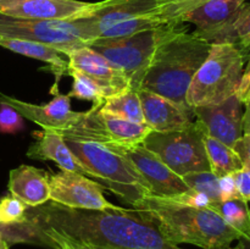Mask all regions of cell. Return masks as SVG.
<instances>
[{
  "label": "cell",
  "instance_id": "obj_1",
  "mask_svg": "<svg viewBox=\"0 0 250 249\" xmlns=\"http://www.w3.org/2000/svg\"><path fill=\"white\" fill-rule=\"evenodd\" d=\"M22 224L54 229L73 241L98 248L183 249L168 242L153 217L141 209L82 210L48 202L27 209Z\"/></svg>",
  "mask_w": 250,
  "mask_h": 249
},
{
  "label": "cell",
  "instance_id": "obj_2",
  "mask_svg": "<svg viewBox=\"0 0 250 249\" xmlns=\"http://www.w3.org/2000/svg\"><path fill=\"white\" fill-rule=\"evenodd\" d=\"M182 24L158 45L139 89H146L188 106L186 102L188 88L207 59L211 44L188 33Z\"/></svg>",
  "mask_w": 250,
  "mask_h": 249
},
{
  "label": "cell",
  "instance_id": "obj_3",
  "mask_svg": "<svg viewBox=\"0 0 250 249\" xmlns=\"http://www.w3.org/2000/svg\"><path fill=\"white\" fill-rule=\"evenodd\" d=\"M134 209L153 217L161 234L172 244H193L202 249H231L241 234L215 210L183 207L148 195Z\"/></svg>",
  "mask_w": 250,
  "mask_h": 249
},
{
  "label": "cell",
  "instance_id": "obj_4",
  "mask_svg": "<svg viewBox=\"0 0 250 249\" xmlns=\"http://www.w3.org/2000/svg\"><path fill=\"white\" fill-rule=\"evenodd\" d=\"M77 21L87 33L89 43L178 22L171 6L160 0H103L97 2L89 16Z\"/></svg>",
  "mask_w": 250,
  "mask_h": 249
},
{
  "label": "cell",
  "instance_id": "obj_5",
  "mask_svg": "<svg viewBox=\"0 0 250 249\" xmlns=\"http://www.w3.org/2000/svg\"><path fill=\"white\" fill-rule=\"evenodd\" d=\"M68 148L88 172L105 189L111 190L134 208L151 195L150 186L131 160L119 151L93 142L65 138Z\"/></svg>",
  "mask_w": 250,
  "mask_h": 249
},
{
  "label": "cell",
  "instance_id": "obj_6",
  "mask_svg": "<svg viewBox=\"0 0 250 249\" xmlns=\"http://www.w3.org/2000/svg\"><path fill=\"white\" fill-rule=\"evenodd\" d=\"M247 54L232 44H211L207 59L188 88V106L194 109L219 105L236 94Z\"/></svg>",
  "mask_w": 250,
  "mask_h": 249
},
{
  "label": "cell",
  "instance_id": "obj_7",
  "mask_svg": "<svg viewBox=\"0 0 250 249\" xmlns=\"http://www.w3.org/2000/svg\"><path fill=\"white\" fill-rule=\"evenodd\" d=\"M180 24L170 23L120 38L97 39L88 44L126 75L132 88L139 90L159 44Z\"/></svg>",
  "mask_w": 250,
  "mask_h": 249
},
{
  "label": "cell",
  "instance_id": "obj_8",
  "mask_svg": "<svg viewBox=\"0 0 250 249\" xmlns=\"http://www.w3.org/2000/svg\"><path fill=\"white\" fill-rule=\"evenodd\" d=\"M204 132L202 122L194 120L189 127L181 131H151L143 145L180 176L210 171Z\"/></svg>",
  "mask_w": 250,
  "mask_h": 249
},
{
  "label": "cell",
  "instance_id": "obj_9",
  "mask_svg": "<svg viewBox=\"0 0 250 249\" xmlns=\"http://www.w3.org/2000/svg\"><path fill=\"white\" fill-rule=\"evenodd\" d=\"M102 104H93L88 111H83L76 124L61 132L63 138L93 142L115 151L143 144L151 132L146 124L111 116L100 110Z\"/></svg>",
  "mask_w": 250,
  "mask_h": 249
},
{
  "label": "cell",
  "instance_id": "obj_10",
  "mask_svg": "<svg viewBox=\"0 0 250 249\" xmlns=\"http://www.w3.org/2000/svg\"><path fill=\"white\" fill-rule=\"evenodd\" d=\"M0 37L45 44L65 55L89 44L87 33L77 20L43 21L0 14Z\"/></svg>",
  "mask_w": 250,
  "mask_h": 249
},
{
  "label": "cell",
  "instance_id": "obj_11",
  "mask_svg": "<svg viewBox=\"0 0 250 249\" xmlns=\"http://www.w3.org/2000/svg\"><path fill=\"white\" fill-rule=\"evenodd\" d=\"M105 188L97 181L81 173L62 171L50 176V202L71 209L82 210H119L105 199Z\"/></svg>",
  "mask_w": 250,
  "mask_h": 249
},
{
  "label": "cell",
  "instance_id": "obj_12",
  "mask_svg": "<svg viewBox=\"0 0 250 249\" xmlns=\"http://www.w3.org/2000/svg\"><path fill=\"white\" fill-rule=\"evenodd\" d=\"M97 2L80 0H2L0 14L43 21H73L89 16Z\"/></svg>",
  "mask_w": 250,
  "mask_h": 249
},
{
  "label": "cell",
  "instance_id": "obj_13",
  "mask_svg": "<svg viewBox=\"0 0 250 249\" xmlns=\"http://www.w3.org/2000/svg\"><path fill=\"white\" fill-rule=\"evenodd\" d=\"M0 103L10 105L19 111L23 119L34 122L45 131L59 133L70 128L82 115L81 111H72L70 97L60 92H56L55 97L43 105L31 104L2 93H0Z\"/></svg>",
  "mask_w": 250,
  "mask_h": 249
},
{
  "label": "cell",
  "instance_id": "obj_14",
  "mask_svg": "<svg viewBox=\"0 0 250 249\" xmlns=\"http://www.w3.org/2000/svg\"><path fill=\"white\" fill-rule=\"evenodd\" d=\"M119 153L126 155L138 168L150 186L153 197L168 198L190 190L182 176L171 170L160 158L151 153L143 144Z\"/></svg>",
  "mask_w": 250,
  "mask_h": 249
},
{
  "label": "cell",
  "instance_id": "obj_15",
  "mask_svg": "<svg viewBox=\"0 0 250 249\" xmlns=\"http://www.w3.org/2000/svg\"><path fill=\"white\" fill-rule=\"evenodd\" d=\"M243 103L236 94L219 105L194 107L195 120L202 122L208 133L217 141L233 148L234 143L243 136Z\"/></svg>",
  "mask_w": 250,
  "mask_h": 249
},
{
  "label": "cell",
  "instance_id": "obj_16",
  "mask_svg": "<svg viewBox=\"0 0 250 249\" xmlns=\"http://www.w3.org/2000/svg\"><path fill=\"white\" fill-rule=\"evenodd\" d=\"M138 94L143 110L144 124L151 131H181L194 122L195 116L192 107L182 106L146 89H139Z\"/></svg>",
  "mask_w": 250,
  "mask_h": 249
},
{
  "label": "cell",
  "instance_id": "obj_17",
  "mask_svg": "<svg viewBox=\"0 0 250 249\" xmlns=\"http://www.w3.org/2000/svg\"><path fill=\"white\" fill-rule=\"evenodd\" d=\"M68 67L84 73L102 85L109 97L129 89L131 84L119 67L89 46H82L67 54Z\"/></svg>",
  "mask_w": 250,
  "mask_h": 249
},
{
  "label": "cell",
  "instance_id": "obj_18",
  "mask_svg": "<svg viewBox=\"0 0 250 249\" xmlns=\"http://www.w3.org/2000/svg\"><path fill=\"white\" fill-rule=\"evenodd\" d=\"M244 2L246 0H204L199 6L183 15L180 22L193 23L195 26L193 34L209 42L233 19Z\"/></svg>",
  "mask_w": 250,
  "mask_h": 249
},
{
  "label": "cell",
  "instance_id": "obj_19",
  "mask_svg": "<svg viewBox=\"0 0 250 249\" xmlns=\"http://www.w3.org/2000/svg\"><path fill=\"white\" fill-rule=\"evenodd\" d=\"M10 194L19 198L29 208L50 202V176L46 171L29 165H21L9 173Z\"/></svg>",
  "mask_w": 250,
  "mask_h": 249
},
{
  "label": "cell",
  "instance_id": "obj_20",
  "mask_svg": "<svg viewBox=\"0 0 250 249\" xmlns=\"http://www.w3.org/2000/svg\"><path fill=\"white\" fill-rule=\"evenodd\" d=\"M33 136L36 141L27 150V156L29 159L54 161L62 171H71L88 177V172L68 148L62 134L43 129L42 132H34Z\"/></svg>",
  "mask_w": 250,
  "mask_h": 249
},
{
  "label": "cell",
  "instance_id": "obj_21",
  "mask_svg": "<svg viewBox=\"0 0 250 249\" xmlns=\"http://www.w3.org/2000/svg\"><path fill=\"white\" fill-rule=\"evenodd\" d=\"M0 46L20 54V55L49 63L54 75L58 77H61L63 73H67L68 61L63 59V56H66L65 54L51 48V46L45 45V44L0 37Z\"/></svg>",
  "mask_w": 250,
  "mask_h": 249
},
{
  "label": "cell",
  "instance_id": "obj_22",
  "mask_svg": "<svg viewBox=\"0 0 250 249\" xmlns=\"http://www.w3.org/2000/svg\"><path fill=\"white\" fill-rule=\"evenodd\" d=\"M204 144L210 171L216 177L220 178L243 168V164L233 148L210 136L207 129L204 132Z\"/></svg>",
  "mask_w": 250,
  "mask_h": 249
},
{
  "label": "cell",
  "instance_id": "obj_23",
  "mask_svg": "<svg viewBox=\"0 0 250 249\" xmlns=\"http://www.w3.org/2000/svg\"><path fill=\"white\" fill-rule=\"evenodd\" d=\"M209 43L232 44L248 53L250 49V4L244 2L233 19L209 39Z\"/></svg>",
  "mask_w": 250,
  "mask_h": 249
},
{
  "label": "cell",
  "instance_id": "obj_24",
  "mask_svg": "<svg viewBox=\"0 0 250 249\" xmlns=\"http://www.w3.org/2000/svg\"><path fill=\"white\" fill-rule=\"evenodd\" d=\"M100 110L111 116L120 117L127 121L144 124L141 99H139L138 90L134 88H129L114 97L107 98L102 104Z\"/></svg>",
  "mask_w": 250,
  "mask_h": 249
},
{
  "label": "cell",
  "instance_id": "obj_25",
  "mask_svg": "<svg viewBox=\"0 0 250 249\" xmlns=\"http://www.w3.org/2000/svg\"><path fill=\"white\" fill-rule=\"evenodd\" d=\"M215 211L241 234L242 239L250 241V205L248 202L243 199L227 200L222 202Z\"/></svg>",
  "mask_w": 250,
  "mask_h": 249
},
{
  "label": "cell",
  "instance_id": "obj_26",
  "mask_svg": "<svg viewBox=\"0 0 250 249\" xmlns=\"http://www.w3.org/2000/svg\"><path fill=\"white\" fill-rule=\"evenodd\" d=\"M67 75L71 76L73 80L72 88H71L68 97L77 98V99L90 100L93 104H102L109 97V93L104 89L100 84H98L94 80L88 77L84 73L75 70V68H67Z\"/></svg>",
  "mask_w": 250,
  "mask_h": 249
},
{
  "label": "cell",
  "instance_id": "obj_27",
  "mask_svg": "<svg viewBox=\"0 0 250 249\" xmlns=\"http://www.w3.org/2000/svg\"><path fill=\"white\" fill-rule=\"evenodd\" d=\"M182 177L190 189L208 195L216 204V208L222 203L221 197H220L219 177H216L211 171L189 173V175L182 176Z\"/></svg>",
  "mask_w": 250,
  "mask_h": 249
},
{
  "label": "cell",
  "instance_id": "obj_28",
  "mask_svg": "<svg viewBox=\"0 0 250 249\" xmlns=\"http://www.w3.org/2000/svg\"><path fill=\"white\" fill-rule=\"evenodd\" d=\"M27 207L22 200L12 194L0 200V225H19L26 220Z\"/></svg>",
  "mask_w": 250,
  "mask_h": 249
},
{
  "label": "cell",
  "instance_id": "obj_29",
  "mask_svg": "<svg viewBox=\"0 0 250 249\" xmlns=\"http://www.w3.org/2000/svg\"><path fill=\"white\" fill-rule=\"evenodd\" d=\"M24 128L23 117L5 103H0V133L16 134Z\"/></svg>",
  "mask_w": 250,
  "mask_h": 249
},
{
  "label": "cell",
  "instance_id": "obj_30",
  "mask_svg": "<svg viewBox=\"0 0 250 249\" xmlns=\"http://www.w3.org/2000/svg\"><path fill=\"white\" fill-rule=\"evenodd\" d=\"M219 189L221 202L241 199V195H239L233 173H229V175L222 176V177L219 178Z\"/></svg>",
  "mask_w": 250,
  "mask_h": 249
},
{
  "label": "cell",
  "instance_id": "obj_31",
  "mask_svg": "<svg viewBox=\"0 0 250 249\" xmlns=\"http://www.w3.org/2000/svg\"><path fill=\"white\" fill-rule=\"evenodd\" d=\"M160 1L166 6L172 7L176 16H177L178 22H180L183 15L199 6L204 0H160Z\"/></svg>",
  "mask_w": 250,
  "mask_h": 249
},
{
  "label": "cell",
  "instance_id": "obj_32",
  "mask_svg": "<svg viewBox=\"0 0 250 249\" xmlns=\"http://www.w3.org/2000/svg\"><path fill=\"white\" fill-rule=\"evenodd\" d=\"M241 199L250 203V168L243 167L233 173Z\"/></svg>",
  "mask_w": 250,
  "mask_h": 249
},
{
  "label": "cell",
  "instance_id": "obj_33",
  "mask_svg": "<svg viewBox=\"0 0 250 249\" xmlns=\"http://www.w3.org/2000/svg\"><path fill=\"white\" fill-rule=\"evenodd\" d=\"M233 150L241 159L243 167L250 168V134H243L234 143Z\"/></svg>",
  "mask_w": 250,
  "mask_h": 249
},
{
  "label": "cell",
  "instance_id": "obj_34",
  "mask_svg": "<svg viewBox=\"0 0 250 249\" xmlns=\"http://www.w3.org/2000/svg\"><path fill=\"white\" fill-rule=\"evenodd\" d=\"M236 95L242 103L250 99V55L248 61H247V65H244V70L242 73L241 82H239Z\"/></svg>",
  "mask_w": 250,
  "mask_h": 249
},
{
  "label": "cell",
  "instance_id": "obj_35",
  "mask_svg": "<svg viewBox=\"0 0 250 249\" xmlns=\"http://www.w3.org/2000/svg\"><path fill=\"white\" fill-rule=\"evenodd\" d=\"M246 105V111L243 114L242 120V127H243V134H250V99L243 103Z\"/></svg>",
  "mask_w": 250,
  "mask_h": 249
},
{
  "label": "cell",
  "instance_id": "obj_36",
  "mask_svg": "<svg viewBox=\"0 0 250 249\" xmlns=\"http://www.w3.org/2000/svg\"><path fill=\"white\" fill-rule=\"evenodd\" d=\"M233 249H250V241L248 239H238L237 246L233 247Z\"/></svg>",
  "mask_w": 250,
  "mask_h": 249
},
{
  "label": "cell",
  "instance_id": "obj_37",
  "mask_svg": "<svg viewBox=\"0 0 250 249\" xmlns=\"http://www.w3.org/2000/svg\"><path fill=\"white\" fill-rule=\"evenodd\" d=\"M75 242H76V241H75ZM76 243H77L78 248H80V249H95V248H94V247L89 246V244H85V243H81V242H76Z\"/></svg>",
  "mask_w": 250,
  "mask_h": 249
},
{
  "label": "cell",
  "instance_id": "obj_38",
  "mask_svg": "<svg viewBox=\"0 0 250 249\" xmlns=\"http://www.w3.org/2000/svg\"><path fill=\"white\" fill-rule=\"evenodd\" d=\"M0 249H10V246L4 239H1V242H0Z\"/></svg>",
  "mask_w": 250,
  "mask_h": 249
},
{
  "label": "cell",
  "instance_id": "obj_39",
  "mask_svg": "<svg viewBox=\"0 0 250 249\" xmlns=\"http://www.w3.org/2000/svg\"><path fill=\"white\" fill-rule=\"evenodd\" d=\"M92 247H93V246H92ZM94 248H95V249H106V248H98V247H94Z\"/></svg>",
  "mask_w": 250,
  "mask_h": 249
},
{
  "label": "cell",
  "instance_id": "obj_40",
  "mask_svg": "<svg viewBox=\"0 0 250 249\" xmlns=\"http://www.w3.org/2000/svg\"><path fill=\"white\" fill-rule=\"evenodd\" d=\"M1 239H2V237H1V234H0V242H1Z\"/></svg>",
  "mask_w": 250,
  "mask_h": 249
},
{
  "label": "cell",
  "instance_id": "obj_41",
  "mask_svg": "<svg viewBox=\"0 0 250 249\" xmlns=\"http://www.w3.org/2000/svg\"><path fill=\"white\" fill-rule=\"evenodd\" d=\"M0 1H2V0H0Z\"/></svg>",
  "mask_w": 250,
  "mask_h": 249
},
{
  "label": "cell",
  "instance_id": "obj_42",
  "mask_svg": "<svg viewBox=\"0 0 250 249\" xmlns=\"http://www.w3.org/2000/svg\"><path fill=\"white\" fill-rule=\"evenodd\" d=\"M232 249H233V247H232Z\"/></svg>",
  "mask_w": 250,
  "mask_h": 249
}]
</instances>
